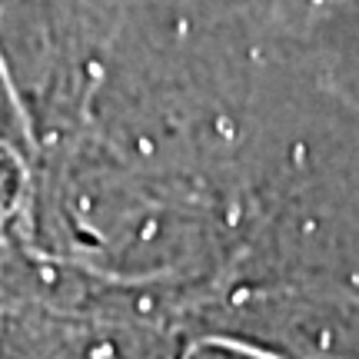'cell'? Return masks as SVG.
<instances>
[{
	"mask_svg": "<svg viewBox=\"0 0 359 359\" xmlns=\"http://www.w3.org/2000/svg\"><path fill=\"white\" fill-rule=\"evenodd\" d=\"M0 143H11V147H20V150H37L30 123L24 116V107L17 100V90H13L7 64H4V53H0Z\"/></svg>",
	"mask_w": 359,
	"mask_h": 359,
	"instance_id": "6da1fadb",
	"label": "cell"
}]
</instances>
